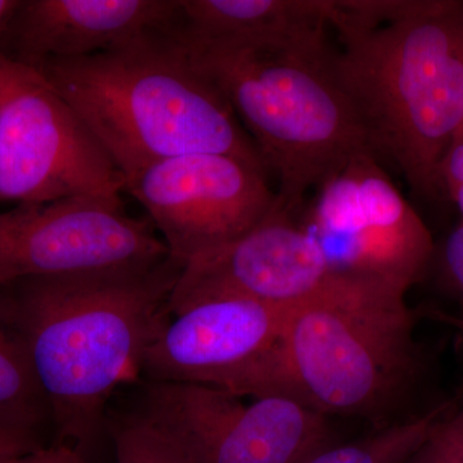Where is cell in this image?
<instances>
[{
	"label": "cell",
	"mask_w": 463,
	"mask_h": 463,
	"mask_svg": "<svg viewBox=\"0 0 463 463\" xmlns=\"http://www.w3.org/2000/svg\"><path fill=\"white\" fill-rule=\"evenodd\" d=\"M441 263L448 281L463 300V221L447 237Z\"/></svg>",
	"instance_id": "obj_20"
},
{
	"label": "cell",
	"mask_w": 463,
	"mask_h": 463,
	"mask_svg": "<svg viewBox=\"0 0 463 463\" xmlns=\"http://www.w3.org/2000/svg\"><path fill=\"white\" fill-rule=\"evenodd\" d=\"M334 65L371 148L429 201L463 132V0L332 2Z\"/></svg>",
	"instance_id": "obj_2"
},
{
	"label": "cell",
	"mask_w": 463,
	"mask_h": 463,
	"mask_svg": "<svg viewBox=\"0 0 463 463\" xmlns=\"http://www.w3.org/2000/svg\"><path fill=\"white\" fill-rule=\"evenodd\" d=\"M331 276L315 237L276 205L239 239L185 265L167 312L216 298H248L288 309L312 297Z\"/></svg>",
	"instance_id": "obj_12"
},
{
	"label": "cell",
	"mask_w": 463,
	"mask_h": 463,
	"mask_svg": "<svg viewBox=\"0 0 463 463\" xmlns=\"http://www.w3.org/2000/svg\"><path fill=\"white\" fill-rule=\"evenodd\" d=\"M447 319L450 325L455 326L457 330L461 331L463 334V317H449Z\"/></svg>",
	"instance_id": "obj_26"
},
{
	"label": "cell",
	"mask_w": 463,
	"mask_h": 463,
	"mask_svg": "<svg viewBox=\"0 0 463 463\" xmlns=\"http://www.w3.org/2000/svg\"><path fill=\"white\" fill-rule=\"evenodd\" d=\"M124 188V176L50 81L0 53V201L120 196Z\"/></svg>",
	"instance_id": "obj_6"
},
{
	"label": "cell",
	"mask_w": 463,
	"mask_h": 463,
	"mask_svg": "<svg viewBox=\"0 0 463 463\" xmlns=\"http://www.w3.org/2000/svg\"><path fill=\"white\" fill-rule=\"evenodd\" d=\"M301 224L332 274L405 291L421 281L435 251L428 225L371 154L355 157L317 188Z\"/></svg>",
	"instance_id": "obj_8"
},
{
	"label": "cell",
	"mask_w": 463,
	"mask_h": 463,
	"mask_svg": "<svg viewBox=\"0 0 463 463\" xmlns=\"http://www.w3.org/2000/svg\"><path fill=\"white\" fill-rule=\"evenodd\" d=\"M169 255L148 218L130 215L120 196L66 197L0 213V288L156 263Z\"/></svg>",
	"instance_id": "obj_10"
},
{
	"label": "cell",
	"mask_w": 463,
	"mask_h": 463,
	"mask_svg": "<svg viewBox=\"0 0 463 463\" xmlns=\"http://www.w3.org/2000/svg\"><path fill=\"white\" fill-rule=\"evenodd\" d=\"M449 199L456 203L457 209L459 210V213H461L463 218V185L457 188V190L453 192L452 194H450Z\"/></svg>",
	"instance_id": "obj_25"
},
{
	"label": "cell",
	"mask_w": 463,
	"mask_h": 463,
	"mask_svg": "<svg viewBox=\"0 0 463 463\" xmlns=\"http://www.w3.org/2000/svg\"><path fill=\"white\" fill-rule=\"evenodd\" d=\"M146 388L136 413L190 463H303L334 441L330 419L294 398L270 395L246 404L214 386Z\"/></svg>",
	"instance_id": "obj_7"
},
{
	"label": "cell",
	"mask_w": 463,
	"mask_h": 463,
	"mask_svg": "<svg viewBox=\"0 0 463 463\" xmlns=\"http://www.w3.org/2000/svg\"><path fill=\"white\" fill-rule=\"evenodd\" d=\"M289 309L239 298L174 309L146 346L139 373L148 383L214 386L260 398Z\"/></svg>",
	"instance_id": "obj_11"
},
{
	"label": "cell",
	"mask_w": 463,
	"mask_h": 463,
	"mask_svg": "<svg viewBox=\"0 0 463 463\" xmlns=\"http://www.w3.org/2000/svg\"><path fill=\"white\" fill-rule=\"evenodd\" d=\"M407 292L376 279L332 274L288 310L263 397L294 398L328 419L383 421L419 373Z\"/></svg>",
	"instance_id": "obj_5"
},
{
	"label": "cell",
	"mask_w": 463,
	"mask_h": 463,
	"mask_svg": "<svg viewBox=\"0 0 463 463\" xmlns=\"http://www.w3.org/2000/svg\"><path fill=\"white\" fill-rule=\"evenodd\" d=\"M407 463H452L449 459H447L446 457L438 453L437 450L432 449L431 447H429L428 444H423L419 450L410 459H408Z\"/></svg>",
	"instance_id": "obj_23"
},
{
	"label": "cell",
	"mask_w": 463,
	"mask_h": 463,
	"mask_svg": "<svg viewBox=\"0 0 463 463\" xmlns=\"http://www.w3.org/2000/svg\"><path fill=\"white\" fill-rule=\"evenodd\" d=\"M440 182L448 197L463 185V132L457 137L441 161Z\"/></svg>",
	"instance_id": "obj_22"
},
{
	"label": "cell",
	"mask_w": 463,
	"mask_h": 463,
	"mask_svg": "<svg viewBox=\"0 0 463 463\" xmlns=\"http://www.w3.org/2000/svg\"><path fill=\"white\" fill-rule=\"evenodd\" d=\"M124 183L183 268L239 239L277 205L267 169L227 154L165 158Z\"/></svg>",
	"instance_id": "obj_9"
},
{
	"label": "cell",
	"mask_w": 463,
	"mask_h": 463,
	"mask_svg": "<svg viewBox=\"0 0 463 463\" xmlns=\"http://www.w3.org/2000/svg\"><path fill=\"white\" fill-rule=\"evenodd\" d=\"M3 463H90L87 457L65 443L43 446Z\"/></svg>",
	"instance_id": "obj_21"
},
{
	"label": "cell",
	"mask_w": 463,
	"mask_h": 463,
	"mask_svg": "<svg viewBox=\"0 0 463 463\" xmlns=\"http://www.w3.org/2000/svg\"><path fill=\"white\" fill-rule=\"evenodd\" d=\"M47 408L25 349L14 331L0 321V419L38 428Z\"/></svg>",
	"instance_id": "obj_16"
},
{
	"label": "cell",
	"mask_w": 463,
	"mask_h": 463,
	"mask_svg": "<svg viewBox=\"0 0 463 463\" xmlns=\"http://www.w3.org/2000/svg\"><path fill=\"white\" fill-rule=\"evenodd\" d=\"M332 2L179 0L175 33L184 44L277 50L328 39Z\"/></svg>",
	"instance_id": "obj_14"
},
{
	"label": "cell",
	"mask_w": 463,
	"mask_h": 463,
	"mask_svg": "<svg viewBox=\"0 0 463 463\" xmlns=\"http://www.w3.org/2000/svg\"><path fill=\"white\" fill-rule=\"evenodd\" d=\"M21 2L18 0H0V33L5 32L8 21L14 14Z\"/></svg>",
	"instance_id": "obj_24"
},
{
	"label": "cell",
	"mask_w": 463,
	"mask_h": 463,
	"mask_svg": "<svg viewBox=\"0 0 463 463\" xmlns=\"http://www.w3.org/2000/svg\"><path fill=\"white\" fill-rule=\"evenodd\" d=\"M178 20L179 0H26L0 33V53L38 67L118 50Z\"/></svg>",
	"instance_id": "obj_13"
},
{
	"label": "cell",
	"mask_w": 463,
	"mask_h": 463,
	"mask_svg": "<svg viewBox=\"0 0 463 463\" xmlns=\"http://www.w3.org/2000/svg\"><path fill=\"white\" fill-rule=\"evenodd\" d=\"M33 69L74 109L124 181L181 155L227 154L264 166L230 103L192 62L175 29Z\"/></svg>",
	"instance_id": "obj_3"
},
{
	"label": "cell",
	"mask_w": 463,
	"mask_h": 463,
	"mask_svg": "<svg viewBox=\"0 0 463 463\" xmlns=\"http://www.w3.org/2000/svg\"><path fill=\"white\" fill-rule=\"evenodd\" d=\"M115 463H190L170 439L133 413L111 428Z\"/></svg>",
	"instance_id": "obj_17"
},
{
	"label": "cell",
	"mask_w": 463,
	"mask_h": 463,
	"mask_svg": "<svg viewBox=\"0 0 463 463\" xmlns=\"http://www.w3.org/2000/svg\"><path fill=\"white\" fill-rule=\"evenodd\" d=\"M426 444L452 463H463V401L435 423Z\"/></svg>",
	"instance_id": "obj_18"
},
{
	"label": "cell",
	"mask_w": 463,
	"mask_h": 463,
	"mask_svg": "<svg viewBox=\"0 0 463 463\" xmlns=\"http://www.w3.org/2000/svg\"><path fill=\"white\" fill-rule=\"evenodd\" d=\"M36 426L0 419V463L43 447Z\"/></svg>",
	"instance_id": "obj_19"
},
{
	"label": "cell",
	"mask_w": 463,
	"mask_h": 463,
	"mask_svg": "<svg viewBox=\"0 0 463 463\" xmlns=\"http://www.w3.org/2000/svg\"><path fill=\"white\" fill-rule=\"evenodd\" d=\"M182 270L169 255L156 263L0 288V321L25 349L57 443L85 457L96 446L106 429L109 399L139 373Z\"/></svg>",
	"instance_id": "obj_1"
},
{
	"label": "cell",
	"mask_w": 463,
	"mask_h": 463,
	"mask_svg": "<svg viewBox=\"0 0 463 463\" xmlns=\"http://www.w3.org/2000/svg\"><path fill=\"white\" fill-rule=\"evenodd\" d=\"M457 399L443 402L428 412L392 423L368 437L317 450L303 463H407L428 440L438 420L455 405Z\"/></svg>",
	"instance_id": "obj_15"
},
{
	"label": "cell",
	"mask_w": 463,
	"mask_h": 463,
	"mask_svg": "<svg viewBox=\"0 0 463 463\" xmlns=\"http://www.w3.org/2000/svg\"><path fill=\"white\" fill-rule=\"evenodd\" d=\"M182 44L276 176L277 203L288 214L355 157L374 156L335 70L330 39L277 50Z\"/></svg>",
	"instance_id": "obj_4"
}]
</instances>
